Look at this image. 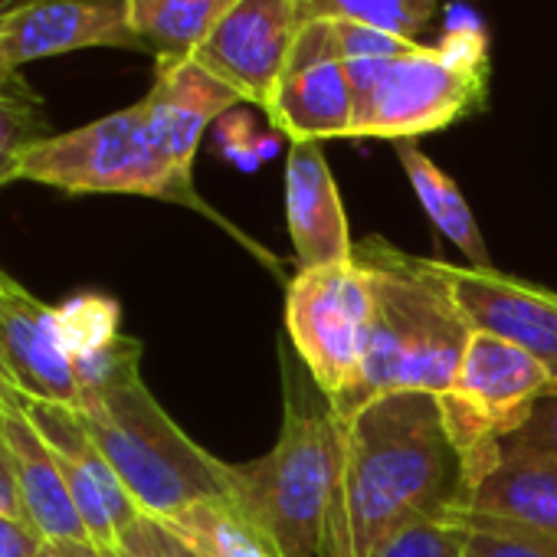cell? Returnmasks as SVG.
Masks as SVG:
<instances>
[{"instance_id": "1", "label": "cell", "mask_w": 557, "mask_h": 557, "mask_svg": "<svg viewBox=\"0 0 557 557\" xmlns=\"http://www.w3.org/2000/svg\"><path fill=\"white\" fill-rule=\"evenodd\" d=\"M462 502L440 397L400 391L342 420V472L319 557H374L404 524Z\"/></svg>"}, {"instance_id": "2", "label": "cell", "mask_w": 557, "mask_h": 557, "mask_svg": "<svg viewBox=\"0 0 557 557\" xmlns=\"http://www.w3.org/2000/svg\"><path fill=\"white\" fill-rule=\"evenodd\" d=\"M355 262L371 293L368 355L355 387L329 404L338 420L364 404L400 394H446L472 329L456 306L440 259L410 256L384 236L355 239Z\"/></svg>"}, {"instance_id": "3", "label": "cell", "mask_w": 557, "mask_h": 557, "mask_svg": "<svg viewBox=\"0 0 557 557\" xmlns=\"http://www.w3.org/2000/svg\"><path fill=\"white\" fill-rule=\"evenodd\" d=\"M79 413L141 515L171 518L194 502L230 495V462L197 446L151 397L141 368L92 387Z\"/></svg>"}, {"instance_id": "4", "label": "cell", "mask_w": 557, "mask_h": 557, "mask_svg": "<svg viewBox=\"0 0 557 557\" xmlns=\"http://www.w3.org/2000/svg\"><path fill=\"white\" fill-rule=\"evenodd\" d=\"M338 472L342 420L329 400L319 407L289 394L272 449L230 466V498L283 557H319Z\"/></svg>"}, {"instance_id": "5", "label": "cell", "mask_w": 557, "mask_h": 557, "mask_svg": "<svg viewBox=\"0 0 557 557\" xmlns=\"http://www.w3.org/2000/svg\"><path fill=\"white\" fill-rule=\"evenodd\" d=\"M492 53L479 21L449 27L436 44H410L355 92L351 138L417 141L488 102Z\"/></svg>"}, {"instance_id": "6", "label": "cell", "mask_w": 557, "mask_h": 557, "mask_svg": "<svg viewBox=\"0 0 557 557\" xmlns=\"http://www.w3.org/2000/svg\"><path fill=\"white\" fill-rule=\"evenodd\" d=\"M14 181L63 194H132L200 207L194 181L181 177L161 154L145 102L40 138L21 154Z\"/></svg>"}, {"instance_id": "7", "label": "cell", "mask_w": 557, "mask_h": 557, "mask_svg": "<svg viewBox=\"0 0 557 557\" xmlns=\"http://www.w3.org/2000/svg\"><path fill=\"white\" fill-rule=\"evenodd\" d=\"M554 391L557 381L537 358L511 342L472 332L449 391L440 394L462 472L511 440Z\"/></svg>"}, {"instance_id": "8", "label": "cell", "mask_w": 557, "mask_h": 557, "mask_svg": "<svg viewBox=\"0 0 557 557\" xmlns=\"http://www.w3.org/2000/svg\"><path fill=\"white\" fill-rule=\"evenodd\" d=\"M286 332L322 397L338 404L361 374L371 332V293L355 256L296 272L286 289Z\"/></svg>"}, {"instance_id": "9", "label": "cell", "mask_w": 557, "mask_h": 557, "mask_svg": "<svg viewBox=\"0 0 557 557\" xmlns=\"http://www.w3.org/2000/svg\"><path fill=\"white\" fill-rule=\"evenodd\" d=\"M265 115L289 141L351 138L355 89L332 21H302L286 70L278 76Z\"/></svg>"}, {"instance_id": "10", "label": "cell", "mask_w": 557, "mask_h": 557, "mask_svg": "<svg viewBox=\"0 0 557 557\" xmlns=\"http://www.w3.org/2000/svg\"><path fill=\"white\" fill-rule=\"evenodd\" d=\"M302 14L296 0H236L194 53L243 102L265 109L299 37Z\"/></svg>"}, {"instance_id": "11", "label": "cell", "mask_w": 557, "mask_h": 557, "mask_svg": "<svg viewBox=\"0 0 557 557\" xmlns=\"http://www.w3.org/2000/svg\"><path fill=\"white\" fill-rule=\"evenodd\" d=\"M76 50H141L125 0H30L0 21V76Z\"/></svg>"}, {"instance_id": "12", "label": "cell", "mask_w": 557, "mask_h": 557, "mask_svg": "<svg viewBox=\"0 0 557 557\" xmlns=\"http://www.w3.org/2000/svg\"><path fill=\"white\" fill-rule=\"evenodd\" d=\"M440 272L472 332L518 345L557 381V293L498 269L440 262Z\"/></svg>"}, {"instance_id": "13", "label": "cell", "mask_w": 557, "mask_h": 557, "mask_svg": "<svg viewBox=\"0 0 557 557\" xmlns=\"http://www.w3.org/2000/svg\"><path fill=\"white\" fill-rule=\"evenodd\" d=\"M0 371L21 397L79 410L73 361L57 338V306L0 272Z\"/></svg>"}, {"instance_id": "14", "label": "cell", "mask_w": 557, "mask_h": 557, "mask_svg": "<svg viewBox=\"0 0 557 557\" xmlns=\"http://www.w3.org/2000/svg\"><path fill=\"white\" fill-rule=\"evenodd\" d=\"M141 102L148 109L161 154L181 177L194 181V158L207 125L226 115L243 99L194 57H181L154 60V83Z\"/></svg>"}, {"instance_id": "15", "label": "cell", "mask_w": 557, "mask_h": 557, "mask_svg": "<svg viewBox=\"0 0 557 557\" xmlns=\"http://www.w3.org/2000/svg\"><path fill=\"white\" fill-rule=\"evenodd\" d=\"M462 508L515 528L557 534V453L498 446L462 472Z\"/></svg>"}, {"instance_id": "16", "label": "cell", "mask_w": 557, "mask_h": 557, "mask_svg": "<svg viewBox=\"0 0 557 557\" xmlns=\"http://www.w3.org/2000/svg\"><path fill=\"white\" fill-rule=\"evenodd\" d=\"M286 226L299 269L335 265L355 256L345 200L319 141H289Z\"/></svg>"}, {"instance_id": "17", "label": "cell", "mask_w": 557, "mask_h": 557, "mask_svg": "<svg viewBox=\"0 0 557 557\" xmlns=\"http://www.w3.org/2000/svg\"><path fill=\"white\" fill-rule=\"evenodd\" d=\"M0 436H4L11 449L21 495L30 515V528L50 544H92L79 518V508L70 495V485L57 466V456L50 453L44 436L34 430L27 413L21 410V400H14Z\"/></svg>"}, {"instance_id": "18", "label": "cell", "mask_w": 557, "mask_h": 557, "mask_svg": "<svg viewBox=\"0 0 557 557\" xmlns=\"http://www.w3.org/2000/svg\"><path fill=\"white\" fill-rule=\"evenodd\" d=\"M394 145H397V161H400L420 207L433 220V226L469 259L472 269H495L492 256L485 249L482 230L475 223V213L469 210L459 184L417 141H394Z\"/></svg>"}, {"instance_id": "19", "label": "cell", "mask_w": 557, "mask_h": 557, "mask_svg": "<svg viewBox=\"0 0 557 557\" xmlns=\"http://www.w3.org/2000/svg\"><path fill=\"white\" fill-rule=\"evenodd\" d=\"M236 0H125L128 24L154 60L194 57Z\"/></svg>"}, {"instance_id": "20", "label": "cell", "mask_w": 557, "mask_h": 557, "mask_svg": "<svg viewBox=\"0 0 557 557\" xmlns=\"http://www.w3.org/2000/svg\"><path fill=\"white\" fill-rule=\"evenodd\" d=\"M158 521H164L197 557H283L230 495L194 502Z\"/></svg>"}, {"instance_id": "21", "label": "cell", "mask_w": 557, "mask_h": 557, "mask_svg": "<svg viewBox=\"0 0 557 557\" xmlns=\"http://www.w3.org/2000/svg\"><path fill=\"white\" fill-rule=\"evenodd\" d=\"M302 21H348L400 40H420L440 0H296Z\"/></svg>"}, {"instance_id": "22", "label": "cell", "mask_w": 557, "mask_h": 557, "mask_svg": "<svg viewBox=\"0 0 557 557\" xmlns=\"http://www.w3.org/2000/svg\"><path fill=\"white\" fill-rule=\"evenodd\" d=\"M47 135V106L24 79V73L0 76V187L14 184L21 154Z\"/></svg>"}, {"instance_id": "23", "label": "cell", "mask_w": 557, "mask_h": 557, "mask_svg": "<svg viewBox=\"0 0 557 557\" xmlns=\"http://www.w3.org/2000/svg\"><path fill=\"white\" fill-rule=\"evenodd\" d=\"M57 338L70 361L89 358L122 338V306L99 293H79L57 306Z\"/></svg>"}, {"instance_id": "24", "label": "cell", "mask_w": 557, "mask_h": 557, "mask_svg": "<svg viewBox=\"0 0 557 557\" xmlns=\"http://www.w3.org/2000/svg\"><path fill=\"white\" fill-rule=\"evenodd\" d=\"M466 541L469 528L462 508L453 505L404 524L374 550V557H466Z\"/></svg>"}, {"instance_id": "25", "label": "cell", "mask_w": 557, "mask_h": 557, "mask_svg": "<svg viewBox=\"0 0 557 557\" xmlns=\"http://www.w3.org/2000/svg\"><path fill=\"white\" fill-rule=\"evenodd\" d=\"M462 508V502H459ZM469 541L466 557H557V534H541L528 528H515L505 521H492L462 508Z\"/></svg>"}, {"instance_id": "26", "label": "cell", "mask_w": 557, "mask_h": 557, "mask_svg": "<svg viewBox=\"0 0 557 557\" xmlns=\"http://www.w3.org/2000/svg\"><path fill=\"white\" fill-rule=\"evenodd\" d=\"M119 557H197L164 521L138 515V521L119 537Z\"/></svg>"}, {"instance_id": "27", "label": "cell", "mask_w": 557, "mask_h": 557, "mask_svg": "<svg viewBox=\"0 0 557 557\" xmlns=\"http://www.w3.org/2000/svg\"><path fill=\"white\" fill-rule=\"evenodd\" d=\"M502 446L511 449H537V453H557V391L541 400L534 417Z\"/></svg>"}, {"instance_id": "28", "label": "cell", "mask_w": 557, "mask_h": 557, "mask_svg": "<svg viewBox=\"0 0 557 557\" xmlns=\"http://www.w3.org/2000/svg\"><path fill=\"white\" fill-rule=\"evenodd\" d=\"M0 518H11V521L30 528V515H27V505H24V495H21V482H17V472H14L11 449H8L4 459H0Z\"/></svg>"}, {"instance_id": "29", "label": "cell", "mask_w": 557, "mask_h": 557, "mask_svg": "<svg viewBox=\"0 0 557 557\" xmlns=\"http://www.w3.org/2000/svg\"><path fill=\"white\" fill-rule=\"evenodd\" d=\"M44 547V537L27 528L17 524L11 518H0V557H34Z\"/></svg>"}, {"instance_id": "30", "label": "cell", "mask_w": 557, "mask_h": 557, "mask_svg": "<svg viewBox=\"0 0 557 557\" xmlns=\"http://www.w3.org/2000/svg\"><path fill=\"white\" fill-rule=\"evenodd\" d=\"M14 400H17V391H14V384L4 377V371H0V433H4V423H8V413H11Z\"/></svg>"}, {"instance_id": "31", "label": "cell", "mask_w": 557, "mask_h": 557, "mask_svg": "<svg viewBox=\"0 0 557 557\" xmlns=\"http://www.w3.org/2000/svg\"><path fill=\"white\" fill-rule=\"evenodd\" d=\"M34 557H73V554H70V550H63L60 544H50V541H44V547H40Z\"/></svg>"}, {"instance_id": "32", "label": "cell", "mask_w": 557, "mask_h": 557, "mask_svg": "<svg viewBox=\"0 0 557 557\" xmlns=\"http://www.w3.org/2000/svg\"><path fill=\"white\" fill-rule=\"evenodd\" d=\"M24 4H30V0H0V21H4L8 14H14L17 8H24Z\"/></svg>"}, {"instance_id": "33", "label": "cell", "mask_w": 557, "mask_h": 557, "mask_svg": "<svg viewBox=\"0 0 557 557\" xmlns=\"http://www.w3.org/2000/svg\"><path fill=\"white\" fill-rule=\"evenodd\" d=\"M8 456V443H4V436H0V459Z\"/></svg>"}, {"instance_id": "34", "label": "cell", "mask_w": 557, "mask_h": 557, "mask_svg": "<svg viewBox=\"0 0 557 557\" xmlns=\"http://www.w3.org/2000/svg\"><path fill=\"white\" fill-rule=\"evenodd\" d=\"M109 557H119V550H115V554H109Z\"/></svg>"}]
</instances>
